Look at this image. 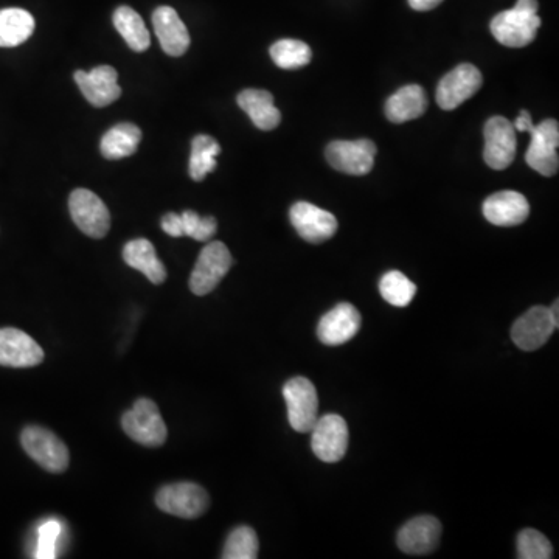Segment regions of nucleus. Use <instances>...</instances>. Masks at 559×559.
I'll return each instance as SVG.
<instances>
[{"label":"nucleus","instance_id":"1","mask_svg":"<svg viewBox=\"0 0 559 559\" xmlns=\"http://www.w3.org/2000/svg\"><path fill=\"white\" fill-rule=\"evenodd\" d=\"M538 0H518L514 8L496 14L490 28L502 46L521 49L535 41L541 27Z\"/></svg>","mask_w":559,"mask_h":559},{"label":"nucleus","instance_id":"34","mask_svg":"<svg viewBox=\"0 0 559 559\" xmlns=\"http://www.w3.org/2000/svg\"><path fill=\"white\" fill-rule=\"evenodd\" d=\"M162 230L168 233L170 237L181 238L184 237V232H182V218L178 213H167V215L162 218Z\"/></svg>","mask_w":559,"mask_h":559},{"label":"nucleus","instance_id":"19","mask_svg":"<svg viewBox=\"0 0 559 559\" xmlns=\"http://www.w3.org/2000/svg\"><path fill=\"white\" fill-rule=\"evenodd\" d=\"M441 524L434 516H418L398 532V547L409 555L434 552L440 542Z\"/></svg>","mask_w":559,"mask_h":559},{"label":"nucleus","instance_id":"18","mask_svg":"<svg viewBox=\"0 0 559 559\" xmlns=\"http://www.w3.org/2000/svg\"><path fill=\"white\" fill-rule=\"evenodd\" d=\"M483 216L494 226L513 227L524 223L530 215L527 198L518 191H499L483 202Z\"/></svg>","mask_w":559,"mask_h":559},{"label":"nucleus","instance_id":"28","mask_svg":"<svg viewBox=\"0 0 559 559\" xmlns=\"http://www.w3.org/2000/svg\"><path fill=\"white\" fill-rule=\"evenodd\" d=\"M272 61L280 69H300L310 64L313 58L310 46L299 39H280L269 50Z\"/></svg>","mask_w":559,"mask_h":559},{"label":"nucleus","instance_id":"22","mask_svg":"<svg viewBox=\"0 0 559 559\" xmlns=\"http://www.w3.org/2000/svg\"><path fill=\"white\" fill-rule=\"evenodd\" d=\"M123 260L129 268L145 274L153 285H162L167 280V269L164 263L157 258L153 244L145 238L129 241L123 247Z\"/></svg>","mask_w":559,"mask_h":559},{"label":"nucleus","instance_id":"35","mask_svg":"<svg viewBox=\"0 0 559 559\" xmlns=\"http://www.w3.org/2000/svg\"><path fill=\"white\" fill-rule=\"evenodd\" d=\"M514 129L519 132H532L535 125H533L532 115L527 111H521L516 122L513 123Z\"/></svg>","mask_w":559,"mask_h":559},{"label":"nucleus","instance_id":"13","mask_svg":"<svg viewBox=\"0 0 559 559\" xmlns=\"http://www.w3.org/2000/svg\"><path fill=\"white\" fill-rule=\"evenodd\" d=\"M289 218L300 237L308 243H323L337 232L336 216L310 202L300 201L292 205Z\"/></svg>","mask_w":559,"mask_h":559},{"label":"nucleus","instance_id":"10","mask_svg":"<svg viewBox=\"0 0 559 559\" xmlns=\"http://www.w3.org/2000/svg\"><path fill=\"white\" fill-rule=\"evenodd\" d=\"M480 70L473 64H460L441 78L437 87V103L443 111H454L474 97L482 87Z\"/></svg>","mask_w":559,"mask_h":559},{"label":"nucleus","instance_id":"20","mask_svg":"<svg viewBox=\"0 0 559 559\" xmlns=\"http://www.w3.org/2000/svg\"><path fill=\"white\" fill-rule=\"evenodd\" d=\"M153 25L160 47L167 55L182 56L187 52L191 39L178 11L171 7L156 8Z\"/></svg>","mask_w":559,"mask_h":559},{"label":"nucleus","instance_id":"3","mask_svg":"<svg viewBox=\"0 0 559 559\" xmlns=\"http://www.w3.org/2000/svg\"><path fill=\"white\" fill-rule=\"evenodd\" d=\"M21 443L24 451L49 473L61 474L69 468V449L49 429L28 426L22 431Z\"/></svg>","mask_w":559,"mask_h":559},{"label":"nucleus","instance_id":"36","mask_svg":"<svg viewBox=\"0 0 559 559\" xmlns=\"http://www.w3.org/2000/svg\"><path fill=\"white\" fill-rule=\"evenodd\" d=\"M443 0H409L410 7L417 11H429L437 8Z\"/></svg>","mask_w":559,"mask_h":559},{"label":"nucleus","instance_id":"2","mask_svg":"<svg viewBox=\"0 0 559 559\" xmlns=\"http://www.w3.org/2000/svg\"><path fill=\"white\" fill-rule=\"evenodd\" d=\"M122 426L129 438L148 446L159 448L167 441L168 431L159 407L148 398H140L122 418Z\"/></svg>","mask_w":559,"mask_h":559},{"label":"nucleus","instance_id":"16","mask_svg":"<svg viewBox=\"0 0 559 559\" xmlns=\"http://www.w3.org/2000/svg\"><path fill=\"white\" fill-rule=\"evenodd\" d=\"M555 330L549 308L533 306L513 323L511 339L521 350L535 351L546 345Z\"/></svg>","mask_w":559,"mask_h":559},{"label":"nucleus","instance_id":"5","mask_svg":"<svg viewBox=\"0 0 559 559\" xmlns=\"http://www.w3.org/2000/svg\"><path fill=\"white\" fill-rule=\"evenodd\" d=\"M233 258L226 244L212 241L199 254L191 272L190 289L195 296H207L232 268Z\"/></svg>","mask_w":559,"mask_h":559},{"label":"nucleus","instance_id":"29","mask_svg":"<svg viewBox=\"0 0 559 559\" xmlns=\"http://www.w3.org/2000/svg\"><path fill=\"white\" fill-rule=\"evenodd\" d=\"M379 292L382 299L390 305L404 308L414 300L417 294V286L410 282L409 278L400 271H390L382 275L379 282Z\"/></svg>","mask_w":559,"mask_h":559},{"label":"nucleus","instance_id":"26","mask_svg":"<svg viewBox=\"0 0 559 559\" xmlns=\"http://www.w3.org/2000/svg\"><path fill=\"white\" fill-rule=\"evenodd\" d=\"M112 21H114L117 32L125 39L129 49L134 50V52H145L150 47V32H148L145 22L140 18L137 11L123 5V7L115 10Z\"/></svg>","mask_w":559,"mask_h":559},{"label":"nucleus","instance_id":"23","mask_svg":"<svg viewBox=\"0 0 559 559\" xmlns=\"http://www.w3.org/2000/svg\"><path fill=\"white\" fill-rule=\"evenodd\" d=\"M428 109V97L417 84L401 87L386 103L387 119L392 123H406L420 119Z\"/></svg>","mask_w":559,"mask_h":559},{"label":"nucleus","instance_id":"8","mask_svg":"<svg viewBox=\"0 0 559 559\" xmlns=\"http://www.w3.org/2000/svg\"><path fill=\"white\" fill-rule=\"evenodd\" d=\"M376 153V145L369 139L334 140L325 150L328 164L350 176L369 174L375 165Z\"/></svg>","mask_w":559,"mask_h":559},{"label":"nucleus","instance_id":"17","mask_svg":"<svg viewBox=\"0 0 559 559\" xmlns=\"http://www.w3.org/2000/svg\"><path fill=\"white\" fill-rule=\"evenodd\" d=\"M361 328V314L351 303H339L317 325V336L325 345L347 344Z\"/></svg>","mask_w":559,"mask_h":559},{"label":"nucleus","instance_id":"24","mask_svg":"<svg viewBox=\"0 0 559 559\" xmlns=\"http://www.w3.org/2000/svg\"><path fill=\"white\" fill-rule=\"evenodd\" d=\"M142 131L134 123H120L106 132L101 139L100 150L108 160H120L132 156L139 148Z\"/></svg>","mask_w":559,"mask_h":559},{"label":"nucleus","instance_id":"4","mask_svg":"<svg viewBox=\"0 0 559 559\" xmlns=\"http://www.w3.org/2000/svg\"><path fill=\"white\" fill-rule=\"evenodd\" d=\"M288 420L294 431H313L314 424L319 420V396L313 382L303 376L289 379L283 387Z\"/></svg>","mask_w":559,"mask_h":559},{"label":"nucleus","instance_id":"27","mask_svg":"<svg viewBox=\"0 0 559 559\" xmlns=\"http://www.w3.org/2000/svg\"><path fill=\"white\" fill-rule=\"evenodd\" d=\"M221 153V146L213 137L196 136L191 142L190 176L193 181H204L207 174L216 170V157Z\"/></svg>","mask_w":559,"mask_h":559},{"label":"nucleus","instance_id":"14","mask_svg":"<svg viewBox=\"0 0 559 559\" xmlns=\"http://www.w3.org/2000/svg\"><path fill=\"white\" fill-rule=\"evenodd\" d=\"M44 361L41 345L18 328H0V365L13 369L36 367Z\"/></svg>","mask_w":559,"mask_h":559},{"label":"nucleus","instance_id":"32","mask_svg":"<svg viewBox=\"0 0 559 559\" xmlns=\"http://www.w3.org/2000/svg\"><path fill=\"white\" fill-rule=\"evenodd\" d=\"M182 218V232H184V237L193 238L196 241H209L215 237L216 229H218V223L213 216H199L198 213L193 212V210H185L181 215Z\"/></svg>","mask_w":559,"mask_h":559},{"label":"nucleus","instance_id":"30","mask_svg":"<svg viewBox=\"0 0 559 559\" xmlns=\"http://www.w3.org/2000/svg\"><path fill=\"white\" fill-rule=\"evenodd\" d=\"M258 536L254 528L238 527L230 533L224 546V559H255L258 556Z\"/></svg>","mask_w":559,"mask_h":559},{"label":"nucleus","instance_id":"6","mask_svg":"<svg viewBox=\"0 0 559 559\" xmlns=\"http://www.w3.org/2000/svg\"><path fill=\"white\" fill-rule=\"evenodd\" d=\"M156 505L164 513L173 514L178 518L196 519L209 508L210 497L198 483H171L160 488L156 494Z\"/></svg>","mask_w":559,"mask_h":559},{"label":"nucleus","instance_id":"9","mask_svg":"<svg viewBox=\"0 0 559 559\" xmlns=\"http://www.w3.org/2000/svg\"><path fill=\"white\" fill-rule=\"evenodd\" d=\"M485 150L483 159L488 167L493 170H505L513 164L516 151H518V140H516V129L513 123L505 117H491L485 129Z\"/></svg>","mask_w":559,"mask_h":559},{"label":"nucleus","instance_id":"12","mask_svg":"<svg viewBox=\"0 0 559 559\" xmlns=\"http://www.w3.org/2000/svg\"><path fill=\"white\" fill-rule=\"evenodd\" d=\"M532 142L525 153L528 167L538 171L542 176L558 173L559 157L556 150L559 145V125L556 120H544L530 132Z\"/></svg>","mask_w":559,"mask_h":559},{"label":"nucleus","instance_id":"37","mask_svg":"<svg viewBox=\"0 0 559 559\" xmlns=\"http://www.w3.org/2000/svg\"><path fill=\"white\" fill-rule=\"evenodd\" d=\"M558 305V300H555V303H553V305L549 308L550 317H552L553 323H555L556 328L559 327Z\"/></svg>","mask_w":559,"mask_h":559},{"label":"nucleus","instance_id":"15","mask_svg":"<svg viewBox=\"0 0 559 559\" xmlns=\"http://www.w3.org/2000/svg\"><path fill=\"white\" fill-rule=\"evenodd\" d=\"M73 78L83 92L84 98L95 108H105L119 100L122 95V87L117 83L119 73L114 67L98 66L91 72L78 70Z\"/></svg>","mask_w":559,"mask_h":559},{"label":"nucleus","instance_id":"21","mask_svg":"<svg viewBox=\"0 0 559 559\" xmlns=\"http://www.w3.org/2000/svg\"><path fill=\"white\" fill-rule=\"evenodd\" d=\"M238 106L249 115L261 131H272L282 122V114L275 108L271 92L263 89H246L238 95Z\"/></svg>","mask_w":559,"mask_h":559},{"label":"nucleus","instance_id":"25","mask_svg":"<svg viewBox=\"0 0 559 559\" xmlns=\"http://www.w3.org/2000/svg\"><path fill=\"white\" fill-rule=\"evenodd\" d=\"M35 32V19L21 8L0 10V47L21 46Z\"/></svg>","mask_w":559,"mask_h":559},{"label":"nucleus","instance_id":"11","mask_svg":"<svg viewBox=\"0 0 559 559\" xmlns=\"http://www.w3.org/2000/svg\"><path fill=\"white\" fill-rule=\"evenodd\" d=\"M311 434V448L317 459L325 463L344 459L348 449V426L341 415H323L314 424Z\"/></svg>","mask_w":559,"mask_h":559},{"label":"nucleus","instance_id":"33","mask_svg":"<svg viewBox=\"0 0 559 559\" xmlns=\"http://www.w3.org/2000/svg\"><path fill=\"white\" fill-rule=\"evenodd\" d=\"M61 524L58 521H49L39 528V546L36 558H55L56 541L60 538Z\"/></svg>","mask_w":559,"mask_h":559},{"label":"nucleus","instance_id":"31","mask_svg":"<svg viewBox=\"0 0 559 559\" xmlns=\"http://www.w3.org/2000/svg\"><path fill=\"white\" fill-rule=\"evenodd\" d=\"M553 547L546 535L535 530L525 528L518 536V558L521 559H550Z\"/></svg>","mask_w":559,"mask_h":559},{"label":"nucleus","instance_id":"7","mask_svg":"<svg viewBox=\"0 0 559 559\" xmlns=\"http://www.w3.org/2000/svg\"><path fill=\"white\" fill-rule=\"evenodd\" d=\"M70 216L73 223L87 237L105 238L111 229V213L105 202L86 188H77L69 198Z\"/></svg>","mask_w":559,"mask_h":559}]
</instances>
